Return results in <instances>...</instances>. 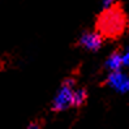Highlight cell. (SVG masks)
<instances>
[{
    "mask_svg": "<svg viewBox=\"0 0 129 129\" xmlns=\"http://www.w3.org/2000/svg\"><path fill=\"white\" fill-rule=\"evenodd\" d=\"M121 64H123V57H121L120 55V52L116 51V52H113V54L111 55V57L108 59V61H107V65L110 69L112 71H119V68L121 67Z\"/></svg>",
    "mask_w": 129,
    "mask_h": 129,
    "instance_id": "5",
    "label": "cell"
},
{
    "mask_svg": "<svg viewBox=\"0 0 129 129\" xmlns=\"http://www.w3.org/2000/svg\"><path fill=\"white\" fill-rule=\"evenodd\" d=\"M74 80L69 78L64 81L60 91L57 93L54 103H52V111L55 112H61L65 111L69 107H72V95H73V86H74Z\"/></svg>",
    "mask_w": 129,
    "mask_h": 129,
    "instance_id": "2",
    "label": "cell"
},
{
    "mask_svg": "<svg viewBox=\"0 0 129 129\" xmlns=\"http://www.w3.org/2000/svg\"><path fill=\"white\" fill-rule=\"evenodd\" d=\"M126 27V14L121 5L112 4L106 8L96 18L95 31L99 33L104 39H117L123 35Z\"/></svg>",
    "mask_w": 129,
    "mask_h": 129,
    "instance_id": "1",
    "label": "cell"
},
{
    "mask_svg": "<svg viewBox=\"0 0 129 129\" xmlns=\"http://www.w3.org/2000/svg\"><path fill=\"white\" fill-rule=\"evenodd\" d=\"M103 41H104V38L98 31H86L80 38L78 44L89 51H96L101 48V46L103 44Z\"/></svg>",
    "mask_w": 129,
    "mask_h": 129,
    "instance_id": "3",
    "label": "cell"
},
{
    "mask_svg": "<svg viewBox=\"0 0 129 129\" xmlns=\"http://www.w3.org/2000/svg\"><path fill=\"white\" fill-rule=\"evenodd\" d=\"M87 102V91L85 89H77L73 91L72 95V106L74 107H82L83 104H86Z\"/></svg>",
    "mask_w": 129,
    "mask_h": 129,
    "instance_id": "4",
    "label": "cell"
}]
</instances>
